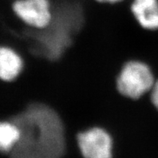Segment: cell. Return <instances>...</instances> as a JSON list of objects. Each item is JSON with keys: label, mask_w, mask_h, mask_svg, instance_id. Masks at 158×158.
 Instances as JSON below:
<instances>
[{"label": "cell", "mask_w": 158, "mask_h": 158, "mask_svg": "<svg viewBox=\"0 0 158 158\" xmlns=\"http://www.w3.org/2000/svg\"><path fill=\"white\" fill-rule=\"evenodd\" d=\"M7 120L21 133L8 158H63L67 151L65 130L60 116L51 106L35 102Z\"/></svg>", "instance_id": "6da1fadb"}, {"label": "cell", "mask_w": 158, "mask_h": 158, "mask_svg": "<svg viewBox=\"0 0 158 158\" xmlns=\"http://www.w3.org/2000/svg\"><path fill=\"white\" fill-rule=\"evenodd\" d=\"M156 81L152 70L138 60L125 62L116 77V88L126 98L137 100L149 93Z\"/></svg>", "instance_id": "7a4b0ae2"}, {"label": "cell", "mask_w": 158, "mask_h": 158, "mask_svg": "<svg viewBox=\"0 0 158 158\" xmlns=\"http://www.w3.org/2000/svg\"><path fill=\"white\" fill-rule=\"evenodd\" d=\"M76 141L83 158H113V138L103 128L93 127L79 132Z\"/></svg>", "instance_id": "3957f363"}, {"label": "cell", "mask_w": 158, "mask_h": 158, "mask_svg": "<svg viewBox=\"0 0 158 158\" xmlns=\"http://www.w3.org/2000/svg\"><path fill=\"white\" fill-rule=\"evenodd\" d=\"M12 8L25 24L44 28L51 20L49 0H13Z\"/></svg>", "instance_id": "277c9868"}, {"label": "cell", "mask_w": 158, "mask_h": 158, "mask_svg": "<svg viewBox=\"0 0 158 158\" xmlns=\"http://www.w3.org/2000/svg\"><path fill=\"white\" fill-rule=\"evenodd\" d=\"M130 10L143 29H158V0H133Z\"/></svg>", "instance_id": "5b68a950"}, {"label": "cell", "mask_w": 158, "mask_h": 158, "mask_svg": "<svg viewBox=\"0 0 158 158\" xmlns=\"http://www.w3.org/2000/svg\"><path fill=\"white\" fill-rule=\"evenodd\" d=\"M24 62L22 57L13 48L0 46V80L12 81L22 71Z\"/></svg>", "instance_id": "8992f818"}, {"label": "cell", "mask_w": 158, "mask_h": 158, "mask_svg": "<svg viewBox=\"0 0 158 158\" xmlns=\"http://www.w3.org/2000/svg\"><path fill=\"white\" fill-rule=\"evenodd\" d=\"M21 133L19 127L8 120L0 122V152L7 155L19 140Z\"/></svg>", "instance_id": "52a82bcc"}, {"label": "cell", "mask_w": 158, "mask_h": 158, "mask_svg": "<svg viewBox=\"0 0 158 158\" xmlns=\"http://www.w3.org/2000/svg\"><path fill=\"white\" fill-rule=\"evenodd\" d=\"M149 96L151 102L158 111V79L155 81L153 87L149 92Z\"/></svg>", "instance_id": "ba28073f"}, {"label": "cell", "mask_w": 158, "mask_h": 158, "mask_svg": "<svg viewBox=\"0 0 158 158\" xmlns=\"http://www.w3.org/2000/svg\"><path fill=\"white\" fill-rule=\"evenodd\" d=\"M98 2H102V3H116L122 1V0H96Z\"/></svg>", "instance_id": "9c48e42d"}]
</instances>
